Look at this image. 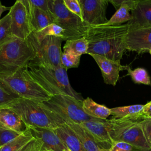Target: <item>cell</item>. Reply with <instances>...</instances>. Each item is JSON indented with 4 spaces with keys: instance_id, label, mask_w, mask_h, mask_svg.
I'll return each mask as SVG.
<instances>
[{
    "instance_id": "cell-6",
    "label": "cell",
    "mask_w": 151,
    "mask_h": 151,
    "mask_svg": "<svg viewBox=\"0 0 151 151\" xmlns=\"http://www.w3.org/2000/svg\"><path fill=\"white\" fill-rule=\"evenodd\" d=\"M0 81L21 98L42 102L52 96L31 77L27 65L12 76L0 78Z\"/></svg>"
},
{
    "instance_id": "cell-42",
    "label": "cell",
    "mask_w": 151,
    "mask_h": 151,
    "mask_svg": "<svg viewBox=\"0 0 151 151\" xmlns=\"http://www.w3.org/2000/svg\"><path fill=\"white\" fill-rule=\"evenodd\" d=\"M82 1H83V0H78V1L80 2H80H81Z\"/></svg>"
},
{
    "instance_id": "cell-19",
    "label": "cell",
    "mask_w": 151,
    "mask_h": 151,
    "mask_svg": "<svg viewBox=\"0 0 151 151\" xmlns=\"http://www.w3.org/2000/svg\"><path fill=\"white\" fill-rule=\"evenodd\" d=\"M53 130L70 151H85L76 133L65 122Z\"/></svg>"
},
{
    "instance_id": "cell-4",
    "label": "cell",
    "mask_w": 151,
    "mask_h": 151,
    "mask_svg": "<svg viewBox=\"0 0 151 151\" xmlns=\"http://www.w3.org/2000/svg\"><path fill=\"white\" fill-rule=\"evenodd\" d=\"M8 106L15 110L27 127H36L54 130L65 122L44 107L40 102L19 98Z\"/></svg>"
},
{
    "instance_id": "cell-29",
    "label": "cell",
    "mask_w": 151,
    "mask_h": 151,
    "mask_svg": "<svg viewBox=\"0 0 151 151\" xmlns=\"http://www.w3.org/2000/svg\"><path fill=\"white\" fill-rule=\"evenodd\" d=\"M11 18L9 13L0 20V44L5 42L14 36L11 29Z\"/></svg>"
},
{
    "instance_id": "cell-5",
    "label": "cell",
    "mask_w": 151,
    "mask_h": 151,
    "mask_svg": "<svg viewBox=\"0 0 151 151\" xmlns=\"http://www.w3.org/2000/svg\"><path fill=\"white\" fill-rule=\"evenodd\" d=\"M83 101L68 95L57 94L40 103L65 122H71L81 124L87 121L99 120L90 116L84 111L83 108Z\"/></svg>"
},
{
    "instance_id": "cell-23",
    "label": "cell",
    "mask_w": 151,
    "mask_h": 151,
    "mask_svg": "<svg viewBox=\"0 0 151 151\" xmlns=\"http://www.w3.org/2000/svg\"><path fill=\"white\" fill-rule=\"evenodd\" d=\"M83 108L88 115L93 118L106 120L111 115L110 109L104 105L97 103L90 97L83 100Z\"/></svg>"
},
{
    "instance_id": "cell-13",
    "label": "cell",
    "mask_w": 151,
    "mask_h": 151,
    "mask_svg": "<svg viewBox=\"0 0 151 151\" xmlns=\"http://www.w3.org/2000/svg\"><path fill=\"white\" fill-rule=\"evenodd\" d=\"M126 44L128 51L138 54L149 52L151 48V27L129 29Z\"/></svg>"
},
{
    "instance_id": "cell-44",
    "label": "cell",
    "mask_w": 151,
    "mask_h": 151,
    "mask_svg": "<svg viewBox=\"0 0 151 151\" xmlns=\"http://www.w3.org/2000/svg\"><path fill=\"white\" fill-rule=\"evenodd\" d=\"M150 151H151V150H150Z\"/></svg>"
},
{
    "instance_id": "cell-33",
    "label": "cell",
    "mask_w": 151,
    "mask_h": 151,
    "mask_svg": "<svg viewBox=\"0 0 151 151\" xmlns=\"http://www.w3.org/2000/svg\"><path fill=\"white\" fill-rule=\"evenodd\" d=\"M25 6L27 11L34 6L40 8L45 11H49L48 2L49 0H17Z\"/></svg>"
},
{
    "instance_id": "cell-30",
    "label": "cell",
    "mask_w": 151,
    "mask_h": 151,
    "mask_svg": "<svg viewBox=\"0 0 151 151\" xmlns=\"http://www.w3.org/2000/svg\"><path fill=\"white\" fill-rule=\"evenodd\" d=\"M80 57L62 52L61 55V64L67 70L71 68H77L80 64Z\"/></svg>"
},
{
    "instance_id": "cell-14",
    "label": "cell",
    "mask_w": 151,
    "mask_h": 151,
    "mask_svg": "<svg viewBox=\"0 0 151 151\" xmlns=\"http://www.w3.org/2000/svg\"><path fill=\"white\" fill-rule=\"evenodd\" d=\"M95 60L99 67L104 82L107 84L115 86L119 79V73L122 70H127L129 65H123L120 60H113L97 55L89 54Z\"/></svg>"
},
{
    "instance_id": "cell-40",
    "label": "cell",
    "mask_w": 151,
    "mask_h": 151,
    "mask_svg": "<svg viewBox=\"0 0 151 151\" xmlns=\"http://www.w3.org/2000/svg\"><path fill=\"white\" fill-rule=\"evenodd\" d=\"M102 151H109V149H103Z\"/></svg>"
},
{
    "instance_id": "cell-35",
    "label": "cell",
    "mask_w": 151,
    "mask_h": 151,
    "mask_svg": "<svg viewBox=\"0 0 151 151\" xmlns=\"http://www.w3.org/2000/svg\"><path fill=\"white\" fill-rule=\"evenodd\" d=\"M145 139L151 148V119L144 118L139 120Z\"/></svg>"
},
{
    "instance_id": "cell-43",
    "label": "cell",
    "mask_w": 151,
    "mask_h": 151,
    "mask_svg": "<svg viewBox=\"0 0 151 151\" xmlns=\"http://www.w3.org/2000/svg\"><path fill=\"white\" fill-rule=\"evenodd\" d=\"M51 1H55V0H51Z\"/></svg>"
},
{
    "instance_id": "cell-38",
    "label": "cell",
    "mask_w": 151,
    "mask_h": 151,
    "mask_svg": "<svg viewBox=\"0 0 151 151\" xmlns=\"http://www.w3.org/2000/svg\"><path fill=\"white\" fill-rule=\"evenodd\" d=\"M109 3H110L114 7V8L117 10L120 5L125 2L127 1H133V0H106Z\"/></svg>"
},
{
    "instance_id": "cell-20",
    "label": "cell",
    "mask_w": 151,
    "mask_h": 151,
    "mask_svg": "<svg viewBox=\"0 0 151 151\" xmlns=\"http://www.w3.org/2000/svg\"><path fill=\"white\" fill-rule=\"evenodd\" d=\"M65 123L76 133L85 151H102L103 149L97 145L89 131L83 125L71 122Z\"/></svg>"
},
{
    "instance_id": "cell-34",
    "label": "cell",
    "mask_w": 151,
    "mask_h": 151,
    "mask_svg": "<svg viewBox=\"0 0 151 151\" xmlns=\"http://www.w3.org/2000/svg\"><path fill=\"white\" fill-rule=\"evenodd\" d=\"M66 8L73 14L83 19V14L81 5L78 0H63Z\"/></svg>"
},
{
    "instance_id": "cell-21",
    "label": "cell",
    "mask_w": 151,
    "mask_h": 151,
    "mask_svg": "<svg viewBox=\"0 0 151 151\" xmlns=\"http://www.w3.org/2000/svg\"><path fill=\"white\" fill-rule=\"evenodd\" d=\"M144 105L134 104L110 109L113 118L140 120L144 119L143 110Z\"/></svg>"
},
{
    "instance_id": "cell-41",
    "label": "cell",
    "mask_w": 151,
    "mask_h": 151,
    "mask_svg": "<svg viewBox=\"0 0 151 151\" xmlns=\"http://www.w3.org/2000/svg\"><path fill=\"white\" fill-rule=\"evenodd\" d=\"M149 53L151 54V48L150 49V50H149Z\"/></svg>"
},
{
    "instance_id": "cell-37",
    "label": "cell",
    "mask_w": 151,
    "mask_h": 151,
    "mask_svg": "<svg viewBox=\"0 0 151 151\" xmlns=\"http://www.w3.org/2000/svg\"><path fill=\"white\" fill-rule=\"evenodd\" d=\"M143 114L144 118L151 119V101L144 105Z\"/></svg>"
},
{
    "instance_id": "cell-2",
    "label": "cell",
    "mask_w": 151,
    "mask_h": 151,
    "mask_svg": "<svg viewBox=\"0 0 151 151\" xmlns=\"http://www.w3.org/2000/svg\"><path fill=\"white\" fill-rule=\"evenodd\" d=\"M28 71L31 77L51 96L66 94L79 100L84 99L71 87L67 69L61 64L55 67L47 64L29 63Z\"/></svg>"
},
{
    "instance_id": "cell-26",
    "label": "cell",
    "mask_w": 151,
    "mask_h": 151,
    "mask_svg": "<svg viewBox=\"0 0 151 151\" xmlns=\"http://www.w3.org/2000/svg\"><path fill=\"white\" fill-rule=\"evenodd\" d=\"M63 49L64 53L81 56L82 54H87L88 42L85 37L68 40L66 41Z\"/></svg>"
},
{
    "instance_id": "cell-36",
    "label": "cell",
    "mask_w": 151,
    "mask_h": 151,
    "mask_svg": "<svg viewBox=\"0 0 151 151\" xmlns=\"http://www.w3.org/2000/svg\"><path fill=\"white\" fill-rule=\"evenodd\" d=\"M22 151H40V145L38 142L34 139Z\"/></svg>"
},
{
    "instance_id": "cell-17",
    "label": "cell",
    "mask_w": 151,
    "mask_h": 151,
    "mask_svg": "<svg viewBox=\"0 0 151 151\" xmlns=\"http://www.w3.org/2000/svg\"><path fill=\"white\" fill-rule=\"evenodd\" d=\"M0 127L20 133L28 129L19 114L8 106L0 109Z\"/></svg>"
},
{
    "instance_id": "cell-10",
    "label": "cell",
    "mask_w": 151,
    "mask_h": 151,
    "mask_svg": "<svg viewBox=\"0 0 151 151\" xmlns=\"http://www.w3.org/2000/svg\"><path fill=\"white\" fill-rule=\"evenodd\" d=\"M11 18V32L14 37L27 40L32 32L27 9L22 3L16 1L8 12Z\"/></svg>"
},
{
    "instance_id": "cell-1",
    "label": "cell",
    "mask_w": 151,
    "mask_h": 151,
    "mask_svg": "<svg viewBox=\"0 0 151 151\" xmlns=\"http://www.w3.org/2000/svg\"><path fill=\"white\" fill-rule=\"evenodd\" d=\"M129 29L126 23L119 25L90 26L85 38L88 42L87 54H97L113 60H120L128 51L126 37Z\"/></svg>"
},
{
    "instance_id": "cell-32",
    "label": "cell",
    "mask_w": 151,
    "mask_h": 151,
    "mask_svg": "<svg viewBox=\"0 0 151 151\" xmlns=\"http://www.w3.org/2000/svg\"><path fill=\"white\" fill-rule=\"evenodd\" d=\"M109 151H142L136 146L123 141H114Z\"/></svg>"
},
{
    "instance_id": "cell-28",
    "label": "cell",
    "mask_w": 151,
    "mask_h": 151,
    "mask_svg": "<svg viewBox=\"0 0 151 151\" xmlns=\"http://www.w3.org/2000/svg\"><path fill=\"white\" fill-rule=\"evenodd\" d=\"M19 98L21 97L0 81V109L8 106Z\"/></svg>"
},
{
    "instance_id": "cell-7",
    "label": "cell",
    "mask_w": 151,
    "mask_h": 151,
    "mask_svg": "<svg viewBox=\"0 0 151 151\" xmlns=\"http://www.w3.org/2000/svg\"><path fill=\"white\" fill-rule=\"evenodd\" d=\"M110 136L114 141L132 144L142 151H150L139 120L112 118L107 119Z\"/></svg>"
},
{
    "instance_id": "cell-12",
    "label": "cell",
    "mask_w": 151,
    "mask_h": 151,
    "mask_svg": "<svg viewBox=\"0 0 151 151\" xmlns=\"http://www.w3.org/2000/svg\"><path fill=\"white\" fill-rule=\"evenodd\" d=\"M40 145V151H70L53 130L31 127L28 128Z\"/></svg>"
},
{
    "instance_id": "cell-3",
    "label": "cell",
    "mask_w": 151,
    "mask_h": 151,
    "mask_svg": "<svg viewBox=\"0 0 151 151\" xmlns=\"http://www.w3.org/2000/svg\"><path fill=\"white\" fill-rule=\"evenodd\" d=\"M35 57L27 40L15 37L0 44V78L10 76Z\"/></svg>"
},
{
    "instance_id": "cell-9",
    "label": "cell",
    "mask_w": 151,
    "mask_h": 151,
    "mask_svg": "<svg viewBox=\"0 0 151 151\" xmlns=\"http://www.w3.org/2000/svg\"><path fill=\"white\" fill-rule=\"evenodd\" d=\"M48 9L54 15V23L64 29L74 39L85 37L90 26L69 11L63 0H49Z\"/></svg>"
},
{
    "instance_id": "cell-24",
    "label": "cell",
    "mask_w": 151,
    "mask_h": 151,
    "mask_svg": "<svg viewBox=\"0 0 151 151\" xmlns=\"http://www.w3.org/2000/svg\"><path fill=\"white\" fill-rule=\"evenodd\" d=\"M33 35L37 40L40 41L47 36H55L62 38L64 41L74 40V38L68 34L64 29L57 24H51L42 29L32 32Z\"/></svg>"
},
{
    "instance_id": "cell-18",
    "label": "cell",
    "mask_w": 151,
    "mask_h": 151,
    "mask_svg": "<svg viewBox=\"0 0 151 151\" xmlns=\"http://www.w3.org/2000/svg\"><path fill=\"white\" fill-rule=\"evenodd\" d=\"M29 24L32 32L39 31L48 25L54 23V17L51 12L34 6L27 11Z\"/></svg>"
},
{
    "instance_id": "cell-22",
    "label": "cell",
    "mask_w": 151,
    "mask_h": 151,
    "mask_svg": "<svg viewBox=\"0 0 151 151\" xmlns=\"http://www.w3.org/2000/svg\"><path fill=\"white\" fill-rule=\"evenodd\" d=\"M138 0L125 2L120 5L116 12L105 24L107 25H119L125 22H129L132 18L130 12L134 8Z\"/></svg>"
},
{
    "instance_id": "cell-31",
    "label": "cell",
    "mask_w": 151,
    "mask_h": 151,
    "mask_svg": "<svg viewBox=\"0 0 151 151\" xmlns=\"http://www.w3.org/2000/svg\"><path fill=\"white\" fill-rule=\"evenodd\" d=\"M22 133L11 129L0 127V147L18 137Z\"/></svg>"
},
{
    "instance_id": "cell-39",
    "label": "cell",
    "mask_w": 151,
    "mask_h": 151,
    "mask_svg": "<svg viewBox=\"0 0 151 151\" xmlns=\"http://www.w3.org/2000/svg\"><path fill=\"white\" fill-rule=\"evenodd\" d=\"M10 9H11V7H8V6H5L1 4V1H0V17H1V14H2L4 12H5V11H9ZM0 20H1V19H0Z\"/></svg>"
},
{
    "instance_id": "cell-25",
    "label": "cell",
    "mask_w": 151,
    "mask_h": 151,
    "mask_svg": "<svg viewBox=\"0 0 151 151\" xmlns=\"http://www.w3.org/2000/svg\"><path fill=\"white\" fill-rule=\"evenodd\" d=\"M34 139V137L28 129L18 137L0 147V151H22Z\"/></svg>"
},
{
    "instance_id": "cell-15",
    "label": "cell",
    "mask_w": 151,
    "mask_h": 151,
    "mask_svg": "<svg viewBox=\"0 0 151 151\" xmlns=\"http://www.w3.org/2000/svg\"><path fill=\"white\" fill-rule=\"evenodd\" d=\"M81 124L89 131L96 142L101 148L110 149L113 142L110 134L107 119L87 121Z\"/></svg>"
},
{
    "instance_id": "cell-8",
    "label": "cell",
    "mask_w": 151,
    "mask_h": 151,
    "mask_svg": "<svg viewBox=\"0 0 151 151\" xmlns=\"http://www.w3.org/2000/svg\"><path fill=\"white\" fill-rule=\"evenodd\" d=\"M27 40L35 55L34 58L29 63L47 64L55 67L61 65L62 54L61 45L64 41L62 38L47 36L39 41L36 40L32 32Z\"/></svg>"
},
{
    "instance_id": "cell-27",
    "label": "cell",
    "mask_w": 151,
    "mask_h": 151,
    "mask_svg": "<svg viewBox=\"0 0 151 151\" xmlns=\"http://www.w3.org/2000/svg\"><path fill=\"white\" fill-rule=\"evenodd\" d=\"M127 75L131 77L132 80L134 83L151 86V80L150 77L147 73V71L145 68L138 67L134 70H132L129 66L127 69Z\"/></svg>"
},
{
    "instance_id": "cell-11",
    "label": "cell",
    "mask_w": 151,
    "mask_h": 151,
    "mask_svg": "<svg viewBox=\"0 0 151 151\" xmlns=\"http://www.w3.org/2000/svg\"><path fill=\"white\" fill-rule=\"evenodd\" d=\"M106 0H83L80 2L83 21L89 26L105 24L108 19L106 13Z\"/></svg>"
},
{
    "instance_id": "cell-16",
    "label": "cell",
    "mask_w": 151,
    "mask_h": 151,
    "mask_svg": "<svg viewBox=\"0 0 151 151\" xmlns=\"http://www.w3.org/2000/svg\"><path fill=\"white\" fill-rule=\"evenodd\" d=\"M131 15L129 29L151 27V0H138Z\"/></svg>"
}]
</instances>
